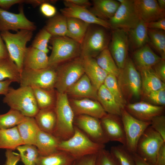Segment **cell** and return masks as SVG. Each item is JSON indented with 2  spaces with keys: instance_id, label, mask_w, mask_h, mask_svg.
<instances>
[{
  "instance_id": "cell-1",
  "label": "cell",
  "mask_w": 165,
  "mask_h": 165,
  "mask_svg": "<svg viewBox=\"0 0 165 165\" xmlns=\"http://www.w3.org/2000/svg\"><path fill=\"white\" fill-rule=\"evenodd\" d=\"M54 109L57 121L52 134L60 141L68 139L74 132L75 115L66 93L57 92Z\"/></svg>"
},
{
  "instance_id": "cell-2",
  "label": "cell",
  "mask_w": 165,
  "mask_h": 165,
  "mask_svg": "<svg viewBox=\"0 0 165 165\" xmlns=\"http://www.w3.org/2000/svg\"><path fill=\"white\" fill-rule=\"evenodd\" d=\"M105 148V144L93 141L74 126L73 135L66 140H60L57 150L67 152L75 160L86 156L97 154Z\"/></svg>"
},
{
  "instance_id": "cell-3",
  "label": "cell",
  "mask_w": 165,
  "mask_h": 165,
  "mask_svg": "<svg viewBox=\"0 0 165 165\" xmlns=\"http://www.w3.org/2000/svg\"><path fill=\"white\" fill-rule=\"evenodd\" d=\"M3 102L10 109L20 112L25 116L34 117L39 110L33 90L30 86L9 88Z\"/></svg>"
},
{
  "instance_id": "cell-4",
  "label": "cell",
  "mask_w": 165,
  "mask_h": 165,
  "mask_svg": "<svg viewBox=\"0 0 165 165\" xmlns=\"http://www.w3.org/2000/svg\"><path fill=\"white\" fill-rule=\"evenodd\" d=\"M33 31L20 30L16 33L9 31H1L0 35L4 41L9 57L16 65L20 73L23 68V60L28 42L31 39Z\"/></svg>"
},
{
  "instance_id": "cell-5",
  "label": "cell",
  "mask_w": 165,
  "mask_h": 165,
  "mask_svg": "<svg viewBox=\"0 0 165 165\" xmlns=\"http://www.w3.org/2000/svg\"><path fill=\"white\" fill-rule=\"evenodd\" d=\"M52 51L49 66L55 68L58 65L80 57V44L66 36H53Z\"/></svg>"
},
{
  "instance_id": "cell-6",
  "label": "cell",
  "mask_w": 165,
  "mask_h": 165,
  "mask_svg": "<svg viewBox=\"0 0 165 165\" xmlns=\"http://www.w3.org/2000/svg\"><path fill=\"white\" fill-rule=\"evenodd\" d=\"M120 70L117 79L125 99L139 98L141 95V77L133 61L127 57L123 68Z\"/></svg>"
},
{
  "instance_id": "cell-7",
  "label": "cell",
  "mask_w": 165,
  "mask_h": 165,
  "mask_svg": "<svg viewBox=\"0 0 165 165\" xmlns=\"http://www.w3.org/2000/svg\"><path fill=\"white\" fill-rule=\"evenodd\" d=\"M55 70L57 77L54 89L60 93H66L84 74L82 58L80 57L58 65Z\"/></svg>"
},
{
  "instance_id": "cell-8",
  "label": "cell",
  "mask_w": 165,
  "mask_h": 165,
  "mask_svg": "<svg viewBox=\"0 0 165 165\" xmlns=\"http://www.w3.org/2000/svg\"><path fill=\"white\" fill-rule=\"evenodd\" d=\"M57 74L55 68H23L20 74V86L36 87L48 90L54 89Z\"/></svg>"
},
{
  "instance_id": "cell-9",
  "label": "cell",
  "mask_w": 165,
  "mask_h": 165,
  "mask_svg": "<svg viewBox=\"0 0 165 165\" xmlns=\"http://www.w3.org/2000/svg\"><path fill=\"white\" fill-rule=\"evenodd\" d=\"M164 142L161 135L150 125L139 139L136 152L150 164L155 165L157 153Z\"/></svg>"
},
{
  "instance_id": "cell-10",
  "label": "cell",
  "mask_w": 165,
  "mask_h": 165,
  "mask_svg": "<svg viewBox=\"0 0 165 165\" xmlns=\"http://www.w3.org/2000/svg\"><path fill=\"white\" fill-rule=\"evenodd\" d=\"M109 38L104 29L89 26L81 44L80 57L94 58L108 48Z\"/></svg>"
},
{
  "instance_id": "cell-11",
  "label": "cell",
  "mask_w": 165,
  "mask_h": 165,
  "mask_svg": "<svg viewBox=\"0 0 165 165\" xmlns=\"http://www.w3.org/2000/svg\"><path fill=\"white\" fill-rule=\"evenodd\" d=\"M120 5L108 22L111 28L124 29L127 31L134 28L140 19L136 11L134 0H118Z\"/></svg>"
},
{
  "instance_id": "cell-12",
  "label": "cell",
  "mask_w": 165,
  "mask_h": 165,
  "mask_svg": "<svg viewBox=\"0 0 165 165\" xmlns=\"http://www.w3.org/2000/svg\"><path fill=\"white\" fill-rule=\"evenodd\" d=\"M121 117L125 133L126 143L125 147L131 153L136 152L139 139L151 122L138 120L130 114L124 108L121 111Z\"/></svg>"
},
{
  "instance_id": "cell-13",
  "label": "cell",
  "mask_w": 165,
  "mask_h": 165,
  "mask_svg": "<svg viewBox=\"0 0 165 165\" xmlns=\"http://www.w3.org/2000/svg\"><path fill=\"white\" fill-rule=\"evenodd\" d=\"M74 125L93 141L105 144L109 141L102 128L100 119L85 115H76Z\"/></svg>"
},
{
  "instance_id": "cell-14",
  "label": "cell",
  "mask_w": 165,
  "mask_h": 165,
  "mask_svg": "<svg viewBox=\"0 0 165 165\" xmlns=\"http://www.w3.org/2000/svg\"><path fill=\"white\" fill-rule=\"evenodd\" d=\"M20 6L19 12L12 13L0 8V31L12 30L16 32L20 30L32 31L36 29L35 23L25 16L22 6Z\"/></svg>"
},
{
  "instance_id": "cell-15",
  "label": "cell",
  "mask_w": 165,
  "mask_h": 165,
  "mask_svg": "<svg viewBox=\"0 0 165 165\" xmlns=\"http://www.w3.org/2000/svg\"><path fill=\"white\" fill-rule=\"evenodd\" d=\"M129 44L128 31L122 29H113L108 49L120 70L123 68L127 58Z\"/></svg>"
},
{
  "instance_id": "cell-16",
  "label": "cell",
  "mask_w": 165,
  "mask_h": 165,
  "mask_svg": "<svg viewBox=\"0 0 165 165\" xmlns=\"http://www.w3.org/2000/svg\"><path fill=\"white\" fill-rule=\"evenodd\" d=\"M64 3L65 7L60 11L66 17L77 18L90 24H96L106 29L111 28L108 21L98 18L86 7L77 6L67 0L64 1Z\"/></svg>"
},
{
  "instance_id": "cell-17",
  "label": "cell",
  "mask_w": 165,
  "mask_h": 165,
  "mask_svg": "<svg viewBox=\"0 0 165 165\" xmlns=\"http://www.w3.org/2000/svg\"><path fill=\"white\" fill-rule=\"evenodd\" d=\"M100 120L103 130L109 140L118 142L125 146L126 137L121 116L107 114Z\"/></svg>"
},
{
  "instance_id": "cell-18",
  "label": "cell",
  "mask_w": 165,
  "mask_h": 165,
  "mask_svg": "<svg viewBox=\"0 0 165 165\" xmlns=\"http://www.w3.org/2000/svg\"><path fill=\"white\" fill-rule=\"evenodd\" d=\"M124 109L134 118L141 121L149 122L154 117L163 115L164 106L151 104L145 101L129 103Z\"/></svg>"
},
{
  "instance_id": "cell-19",
  "label": "cell",
  "mask_w": 165,
  "mask_h": 165,
  "mask_svg": "<svg viewBox=\"0 0 165 165\" xmlns=\"http://www.w3.org/2000/svg\"><path fill=\"white\" fill-rule=\"evenodd\" d=\"M136 11L140 19L147 23L165 18V9H161L156 0H134Z\"/></svg>"
},
{
  "instance_id": "cell-20",
  "label": "cell",
  "mask_w": 165,
  "mask_h": 165,
  "mask_svg": "<svg viewBox=\"0 0 165 165\" xmlns=\"http://www.w3.org/2000/svg\"><path fill=\"white\" fill-rule=\"evenodd\" d=\"M69 102L75 115H85L101 119L107 114L97 100L75 98Z\"/></svg>"
},
{
  "instance_id": "cell-21",
  "label": "cell",
  "mask_w": 165,
  "mask_h": 165,
  "mask_svg": "<svg viewBox=\"0 0 165 165\" xmlns=\"http://www.w3.org/2000/svg\"><path fill=\"white\" fill-rule=\"evenodd\" d=\"M81 57L82 58L84 74L97 90L103 84L105 79L109 74L98 65L94 58L89 57Z\"/></svg>"
},
{
  "instance_id": "cell-22",
  "label": "cell",
  "mask_w": 165,
  "mask_h": 165,
  "mask_svg": "<svg viewBox=\"0 0 165 165\" xmlns=\"http://www.w3.org/2000/svg\"><path fill=\"white\" fill-rule=\"evenodd\" d=\"M97 90L84 74L71 86L66 93L75 98H86L97 101Z\"/></svg>"
},
{
  "instance_id": "cell-23",
  "label": "cell",
  "mask_w": 165,
  "mask_h": 165,
  "mask_svg": "<svg viewBox=\"0 0 165 165\" xmlns=\"http://www.w3.org/2000/svg\"><path fill=\"white\" fill-rule=\"evenodd\" d=\"M23 68L31 69L46 68L49 67V57L46 53L31 46L27 47L23 60Z\"/></svg>"
},
{
  "instance_id": "cell-24",
  "label": "cell",
  "mask_w": 165,
  "mask_h": 165,
  "mask_svg": "<svg viewBox=\"0 0 165 165\" xmlns=\"http://www.w3.org/2000/svg\"><path fill=\"white\" fill-rule=\"evenodd\" d=\"M134 63L138 70L152 68L162 59L152 50L147 44L135 50Z\"/></svg>"
},
{
  "instance_id": "cell-25",
  "label": "cell",
  "mask_w": 165,
  "mask_h": 165,
  "mask_svg": "<svg viewBox=\"0 0 165 165\" xmlns=\"http://www.w3.org/2000/svg\"><path fill=\"white\" fill-rule=\"evenodd\" d=\"M60 140L52 134L41 130L38 133L35 146L38 151L39 156H46L57 150Z\"/></svg>"
},
{
  "instance_id": "cell-26",
  "label": "cell",
  "mask_w": 165,
  "mask_h": 165,
  "mask_svg": "<svg viewBox=\"0 0 165 165\" xmlns=\"http://www.w3.org/2000/svg\"><path fill=\"white\" fill-rule=\"evenodd\" d=\"M17 127L24 145H35L40 130L34 117L25 116Z\"/></svg>"
},
{
  "instance_id": "cell-27",
  "label": "cell",
  "mask_w": 165,
  "mask_h": 165,
  "mask_svg": "<svg viewBox=\"0 0 165 165\" xmlns=\"http://www.w3.org/2000/svg\"><path fill=\"white\" fill-rule=\"evenodd\" d=\"M119 5L117 0H94L90 11L98 18L106 20L113 16Z\"/></svg>"
},
{
  "instance_id": "cell-28",
  "label": "cell",
  "mask_w": 165,
  "mask_h": 165,
  "mask_svg": "<svg viewBox=\"0 0 165 165\" xmlns=\"http://www.w3.org/2000/svg\"><path fill=\"white\" fill-rule=\"evenodd\" d=\"M97 101L107 114L121 116L122 109L103 84L97 90Z\"/></svg>"
},
{
  "instance_id": "cell-29",
  "label": "cell",
  "mask_w": 165,
  "mask_h": 165,
  "mask_svg": "<svg viewBox=\"0 0 165 165\" xmlns=\"http://www.w3.org/2000/svg\"><path fill=\"white\" fill-rule=\"evenodd\" d=\"M141 82V95H144L152 91L159 90L165 84L155 73L152 68L139 70Z\"/></svg>"
},
{
  "instance_id": "cell-30",
  "label": "cell",
  "mask_w": 165,
  "mask_h": 165,
  "mask_svg": "<svg viewBox=\"0 0 165 165\" xmlns=\"http://www.w3.org/2000/svg\"><path fill=\"white\" fill-rule=\"evenodd\" d=\"M34 118L40 130L53 134L57 121L54 107L39 109Z\"/></svg>"
},
{
  "instance_id": "cell-31",
  "label": "cell",
  "mask_w": 165,
  "mask_h": 165,
  "mask_svg": "<svg viewBox=\"0 0 165 165\" xmlns=\"http://www.w3.org/2000/svg\"><path fill=\"white\" fill-rule=\"evenodd\" d=\"M129 44L136 50L149 42L148 28L146 23L140 20L137 25L128 31Z\"/></svg>"
},
{
  "instance_id": "cell-32",
  "label": "cell",
  "mask_w": 165,
  "mask_h": 165,
  "mask_svg": "<svg viewBox=\"0 0 165 165\" xmlns=\"http://www.w3.org/2000/svg\"><path fill=\"white\" fill-rule=\"evenodd\" d=\"M22 145L23 142L17 126L7 129H0V149L13 151Z\"/></svg>"
},
{
  "instance_id": "cell-33",
  "label": "cell",
  "mask_w": 165,
  "mask_h": 165,
  "mask_svg": "<svg viewBox=\"0 0 165 165\" xmlns=\"http://www.w3.org/2000/svg\"><path fill=\"white\" fill-rule=\"evenodd\" d=\"M66 18L67 32L66 36L81 44L90 24L77 18Z\"/></svg>"
},
{
  "instance_id": "cell-34",
  "label": "cell",
  "mask_w": 165,
  "mask_h": 165,
  "mask_svg": "<svg viewBox=\"0 0 165 165\" xmlns=\"http://www.w3.org/2000/svg\"><path fill=\"white\" fill-rule=\"evenodd\" d=\"M75 159L67 152L57 150L46 156H39L36 165H73Z\"/></svg>"
},
{
  "instance_id": "cell-35",
  "label": "cell",
  "mask_w": 165,
  "mask_h": 165,
  "mask_svg": "<svg viewBox=\"0 0 165 165\" xmlns=\"http://www.w3.org/2000/svg\"><path fill=\"white\" fill-rule=\"evenodd\" d=\"M31 88L39 109L54 107L57 95L55 89L48 90L36 87Z\"/></svg>"
},
{
  "instance_id": "cell-36",
  "label": "cell",
  "mask_w": 165,
  "mask_h": 165,
  "mask_svg": "<svg viewBox=\"0 0 165 165\" xmlns=\"http://www.w3.org/2000/svg\"><path fill=\"white\" fill-rule=\"evenodd\" d=\"M44 28L52 36H66L67 32L66 17L61 14H56L48 20Z\"/></svg>"
},
{
  "instance_id": "cell-37",
  "label": "cell",
  "mask_w": 165,
  "mask_h": 165,
  "mask_svg": "<svg viewBox=\"0 0 165 165\" xmlns=\"http://www.w3.org/2000/svg\"><path fill=\"white\" fill-rule=\"evenodd\" d=\"M8 79L19 83L20 72L9 57L0 59V81Z\"/></svg>"
},
{
  "instance_id": "cell-38",
  "label": "cell",
  "mask_w": 165,
  "mask_h": 165,
  "mask_svg": "<svg viewBox=\"0 0 165 165\" xmlns=\"http://www.w3.org/2000/svg\"><path fill=\"white\" fill-rule=\"evenodd\" d=\"M98 65L108 74H112L116 77L120 69L118 68L108 49H105L101 52L95 59Z\"/></svg>"
},
{
  "instance_id": "cell-39",
  "label": "cell",
  "mask_w": 165,
  "mask_h": 165,
  "mask_svg": "<svg viewBox=\"0 0 165 165\" xmlns=\"http://www.w3.org/2000/svg\"><path fill=\"white\" fill-rule=\"evenodd\" d=\"M149 42L162 59H165V31L148 28Z\"/></svg>"
},
{
  "instance_id": "cell-40",
  "label": "cell",
  "mask_w": 165,
  "mask_h": 165,
  "mask_svg": "<svg viewBox=\"0 0 165 165\" xmlns=\"http://www.w3.org/2000/svg\"><path fill=\"white\" fill-rule=\"evenodd\" d=\"M103 84L113 95L121 108L124 109L127 103L120 90L117 77L113 75L109 74Z\"/></svg>"
},
{
  "instance_id": "cell-41",
  "label": "cell",
  "mask_w": 165,
  "mask_h": 165,
  "mask_svg": "<svg viewBox=\"0 0 165 165\" xmlns=\"http://www.w3.org/2000/svg\"><path fill=\"white\" fill-rule=\"evenodd\" d=\"M20 160L24 165H36L39 156L36 147L33 145H24L18 146Z\"/></svg>"
},
{
  "instance_id": "cell-42",
  "label": "cell",
  "mask_w": 165,
  "mask_h": 165,
  "mask_svg": "<svg viewBox=\"0 0 165 165\" xmlns=\"http://www.w3.org/2000/svg\"><path fill=\"white\" fill-rule=\"evenodd\" d=\"M25 117L20 112L10 109L6 113L0 115V129H7L16 126Z\"/></svg>"
},
{
  "instance_id": "cell-43",
  "label": "cell",
  "mask_w": 165,
  "mask_h": 165,
  "mask_svg": "<svg viewBox=\"0 0 165 165\" xmlns=\"http://www.w3.org/2000/svg\"><path fill=\"white\" fill-rule=\"evenodd\" d=\"M110 152L119 165H135L132 153L124 145L112 146Z\"/></svg>"
},
{
  "instance_id": "cell-44",
  "label": "cell",
  "mask_w": 165,
  "mask_h": 165,
  "mask_svg": "<svg viewBox=\"0 0 165 165\" xmlns=\"http://www.w3.org/2000/svg\"><path fill=\"white\" fill-rule=\"evenodd\" d=\"M52 35L44 28L39 31L34 39L31 46L47 54L49 52L48 43Z\"/></svg>"
},
{
  "instance_id": "cell-45",
  "label": "cell",
  "mask_w": 165,
  "mask_h": 165,
  "mask_svg": "<svg viewBox=\"0 0 165 165\" xmlns=\"http://www.w3.org/2000/svg\"><path fill=\"white\" fill-rule=\"evenodd\" d=\"M145 101L153 105L164 106L165 105V86L143 95Z\"/></svg>"
},
{
  "instance_id": "cell-46",
  "label": "cell",
  "mask_w": 165,
  "mask_h": 165,
  "mask_svg": "<svg viewBox=\"0 0 165 165\" xmlns=\"http://www.w3.org/2000/svg\"><path fill=\"white\" fill-rule=\"evenodd\" d=\"M95 165H119L110 152L105 148L100 150L96 156Z\"/></svg>"
},
{
  "instance_id": "cell-47",
  "label": "cell",
  "mask_w": 165,
  "mask_h": 165,
  "mask_svg": "<svg viewBox=\"0 0 165 165\" xmlns=\"http://www.w3.org/2000/svg\"><path fill=\"white\" fill-rule=\"evenodd\" d=\"M150 122V126L161 135L165 141V116L162 115L156 116Z\"/></svg>"
},
{
  "instance_id": "cell-48",
  "label": "cell",
  "mask_w": 165,
  "mask_h": 165,
  "mask_svg": "<svg viewBox=\"0 0 165 165\" xmlns=\"http://www.w3.org/2000/svg\"><path fill=\"white\" fill-rule=\"evenodd\" d=\"M46 2L40 6V10L41 13L45 16L51 18L56 14L57 10L56 8L49 3Z\"/></svg>"
},
{
  "instance_id": "cell-49",
  "label": "cell",
  "mask_w": 165,
  "mask_h": 165,
  "mask_svg": "<svg viewBox=\"0 0 165 165\" xmlns=\"http://www.w3.org/2000/svg\"><path fill=\"white\" fill-rule=\"evenodd\" d=\"M165 59H162L152 68L158 78L165 83Z\"/></svg>"
},
{
  "instance_id": "cell-50",
  "label": "cell",
  "mask_w": 165,
  "mask_h": 165,
  "mask_svg": "<svg viewBox=\"0 0 165 165\" xmlns=\"http://www.w3.org/2000/svg\"><path fill=\"white\" fill-rule=\"evenodd\" d=\"M97 154L88 155L75 159L73 165H95Z\"/></svg>"
},
{
  "instance_id": "cell-51",
  "label": "cell",
  "mask_w": 165,
  "mask_h": 165,
  "mask_svg": "<svg viewBox=\"0 0 165 165\" xmlns=\"http://www.w3.org/2000/svg\"><path fill=\"white\" fill-rule=\"evenodd\" d=\"M13 151L7 149L5 152L6 161L4 165H16L20 160L19 154H16Z\"/></svg>"
},
{
  "instance_id": "cell-52",
  "label": "cell",
  "mask_w": 165,
  "mask_h": 165,
  "mask_svg": "<svg viewBox=\"0 0 165 165\" xmlns=\"http://www.w3.org/2000/svg\"><path fill=\"white\" fill-rule=\"evenodd\" d=\"M146 24L148 29L159 30L164 31L165 30V18L146 23Z\"/></svg>"
},
{
  "instance_id": "cell-53",
  "label": "cell",
  "mask_w": 165,
  "mask_h": 165,
  "mask_svg": "<svg viewBox=\"0 0 165 165\" xmlns=\"http://www.w3.org/2000/svg\"><path fill=\"white\" fill-rule=\"evenodd\" d=\"M26 0H0V8L7 10L13 5L25 3Z\"/></svg>"
},
{
  "instance_id": "cell-54",
  "label": "cell",
  "mask_w": 165,
  "mask_h": 165,
  "mask_svg": "<svg viewBox=\"0 0 165 165\" xmlns=\"http://www.w3.org/2000/svg\"><path fill=\"white\" fill-rule=\"evenodd\" d=\"M155 165H165V142L162 145L157 153Z\"/></svg>"
},
{
  "instance_id": "cell-55",
  "label": "cell",
  "mask_w": 165,
  "mask_h": 165,
  "mask_svg": "<svg viewBox=\"0 0 165 165\" xmlns=\"http://www.w3.org/2000/svg\"><path fill=\"white\" fill-rule=\"evenodd\" d=\"M12 82L11 80L8 79L0 81V95H5L7 93L10 88L9 86Z\"/></svg>"
},
{
  "instance_id": "cell-56",
  "label": "cell",
  "mask_w": 165,
  "mask_h": 165,
  "mask_svg": "<svg viewBox=\"0 0 165 165\" xmlns=\"http://www.w3.org/2000/svg\"><path fill=\"white\" fill-rule=\"evenodd\" d=\"M9 55L5 44L0 35V59L9 57Z\"/></svg>"
},
{
  "instance_id": "cell-57",
  "label": "cell",
  "mask_w": 165,
  "mask_h": 165,
  "mask_svg": "<svg viewBox=\"0 0 165 165\" xmlns=\"http://www.w3.org/2000/svg\"><path fill=\"white\" fill-rule=\"evenodd\" d=\"M135 165H152L144 160L137 153H132Z\"/></svg>"
},
{
  "instance_id": "cell-58",
  "label": "cell",
  "mask_w": 165,
  "mask_h": 165,
  "mask_svg": "<svg viewBox=\"0 0 165 165\" xmlns=\"http://www.w3.org/2000/svg\"><path fill=\"white\" fill-rule=\"evenodd\" d=\"M68 2L77 6L87 7L92 4L88 0H67Z\"/></svg>"
},
{
  "instance_id": "cell-59",
  "label": "cell",
  "mask_w": 165,
  "mask_h": 165,
  "mask_svg": "<svg viewBox=\"0 0 165 165\" xmlns=\"http://www.w3.org/2000/svg\"><path fill=\"white\" fill-rule=\"evenodd\" d=\"M48 2L50 1L44 0H26V4H29L33 6L36 7L40 6L44 2Z\"/></svg>"
},
{
  "instance_id": "cell-60",
  "label": "cell",
  "mask_w": 165,
  "mask_h": 165,
  "mask_svg": "<svg viewBox=\"0 0 165 165\" xmlns=\"http://www.w3.org/2000/svg\"><path fill=\"white\" fill-rule=\"evenodd\" d=\"M160 7L162 9H165V0H157Z\"/></svg>"
}]
</instances>
